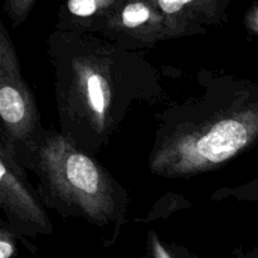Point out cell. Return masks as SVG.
I'll return each instance as SVG.
<instances>
[{
	"label": "cell",
	"mask_w": 258,
	"mask_h": 258,
	"mask_svg": "<svg viewBox=\"0 0 258 258\" xmlns=\"http://www.w3.org/2000/svg\"><path fill=\"white\" fill-rule=\"evenodd\" d=\"M97 35L133 52L176 39L166 18L151 0H118Z\"/></svg>",
	"instance_id": "obj_6"
},
{
	"label": "cell",
	"mask_w": 258,
	"mask_h": 258,
	"mask_svg": "<svg viewBox=\"0 0 258 258\" xmlns=\"http://www.w3.org/2000/svg\"><path fill=\"white\" fill-rule=\"evenodd\" d=\"M214 201L234 198L237 201H257L258 199V178L248 181L243 185L234 188H221L212 196Z\"/></svg>",
	"instance_id": "obj_11"
},
{
	"label": "cell",
	"mask_w": 258,
	"mask_h": 258,
	"mask_svg": "<svg viewBox=\"0 0 258 258\" xmlns=\"http://www.w3.org/2000/svg\"><path fill=\"white\" fill-rule=\"evenodd\" d=\"M13 146L20 165L34 176L33 185L45 208L96 227L113 226L117 236L130 199L93 155L76 148L59 131L44 127Z\"/></svg>",
	"instance_id": "obj_3"
},
{
	"label": "cell",
	"mask_w": 258,
	"mask_h": 258,
	"mask_svg": "<svg viewBox=\"0 0 258 258\" xmlns=\"http://www.w3.org/2000/svg\"><path fill=\"white\" fill-rule=\"evenodd\" d=\"M203 87L159 116L148 158L154 175L185 179L216 171L258 141V85L213 75Z\"/></svg>",
	"instance_id": "obj_2"
},
{
	"label": "cell",
	"mask_w": 258,
	"mask_h": 258,
	"mask_svg": "<svg viewBox=\"0 0 258 258\" xmlns=\"http://www.w3.org/2000/svg\"><path fill=\"white\" fill-rule=\"evenodd\" d=\"M179 38L206 34L228 22L232 0H151Z\"/></svg>",
	"instance_id": "obj_7"
},
{
	"label": "cell",
	"mask_w": 258,
	"mask_h": 258,
	"mask_svg": "<svg viewBox=\"0 0 258 258\" xmlns=\"http://www.w3.org/2000/svg\"><path fill=\"white\" fill-rule=\"evenodd\" d=\"M39 0H4L3 10L9 18L13 28H18L28 19Z\"/></svg>",
	"instance_id": "obj_10"
},
{
	"label": "cell",
	"mask_w": 258,
	"mask_h": 258,
	"mask_svg": "<svg viewBox=\"0 0 258 258\" xmlns=\"http://www.w3.org/2000/svg\"><path fill=\"white\" fill-rule=\"evenodd\" d=\"M238 258H258L256 252H249V253H242Z\"/></svg>",
	"instance_id": "obj_14"
},
{
	"label": "cell",
	"mask_w": 258,
	"mask_h": 258,
	"mask_svg": "<svg viewBox=\"0 0 258 258\" xmlns=\"http://www.w3.org/2000/svg\"><path fill=\"white\" fill-rule=\"evenodd\" d=\"M243 25L247 33L258 40V2L252 3L243 17Z\"/></svg>",
	"instance_id": "obj_13"
},
{
	"label": "cell",
	"mask_w": 258,
	"mask_h": 258,
	"mask_svg": "<svg viewBox=\"0 0 258 258\" xmlns=\"http://www.w3.org/2000/svg\"><path fill=\"white\" fill-rule=\"evenodd\" d=\"M47 54L59 133L90 155L108 145L135 106L156 102L164 93L153 63L100 35L54 29Z\"/></svg>",
	"instance_id": "obj_1"
},
{
	"label": "cell",
	"mask_w": 258,
	"mask_h": 258,
	"mask_svg": "<svg viewBox=\"0 0 258 258\" xmlns=\"http://www.w3.org/2000/svg\"><path fill=\"white\" fill-rule=\"evenodd\" d=\"M117 2L118 0H62L57 9L55 29L97 35Z\"/></svg>",
	"instance_id": "obj_8"
},
{
	"label": "cell",
	"mask_w": 258,
	"mask_h": 258,
	"mask_svg": "<svg viewBox=\"0 0 258 258\" xmlns=\"http://www.w3.org/2000/svg\"><path fill=\"white\" fill-rule=\"evenodd\" d=\"M143 258H197L175 243L166 242L155 231H149Z\"/></svg>",
	"instance_id": "obj_9"
},
{
	"label": "cell",
	"mask_w": 258,
	"mask_h": 258,
	"mask_svg": "<svg viewBox=\"0 0 258 258\" xmlns=\"http://www.w3.org/2000/svg\"><path fill=\"white\" fill-rule=\"evenodd\" d=\"M19 237L2 219L0 221V258H14L17 254V241Z\"/></svg>",
	"instance_id": "obj_12"
},
{
	"label": "cell",
	"mask_w": 258,
	"mask_h": 258,
	"mask_svg": "<svg viewBox=\"0 0 258 258\" xmlns=\"http://www.w3.org/2000/svg\"><path fill=\"white\" fill-rule=\"evenodd\" d=\"M0 208L4 221L19 239L50 236L52 222L28 173L18 161L14 146L0 135Z\"/></svg>",
	"instance_id": "obj_5"
},
{
	"label": "cell",
	"mask_w": 258,
	"mask_h": 258,
	"mask_svg": "<svg viewBox=\"0 0 258 258\" xmlns=\"http://www.w3.org/2000/svg\"><path fill=\"white\" fill-rule=\"evenodd\" d=\"M0 135L13 145L43 127L35 97L22 72L14 42L0 20Z\"/></svg>",
	"instance_id": "obj_4"
}]
</instances>
